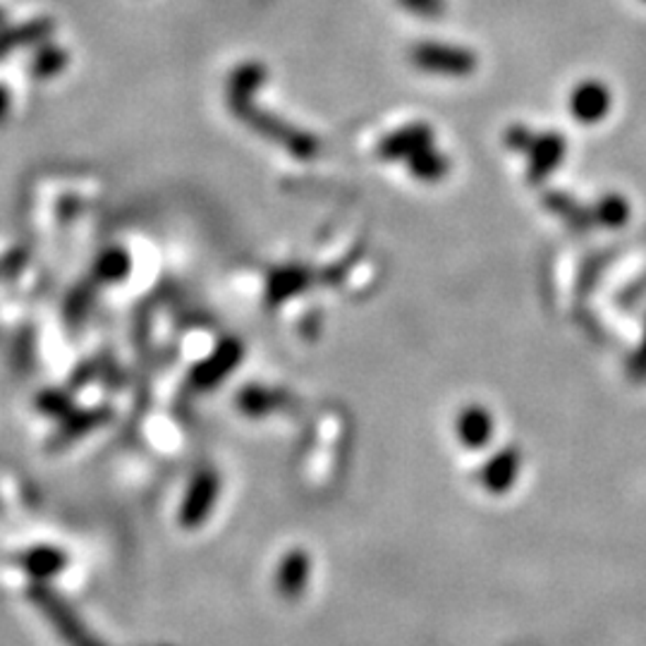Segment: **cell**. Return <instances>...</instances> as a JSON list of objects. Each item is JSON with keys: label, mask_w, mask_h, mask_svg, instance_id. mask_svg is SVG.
Masks as SVG:
<instances>
[{"label": "cell", "mask_w": 646, "mask_h": 646, "mask_svg": "<svg viewBox=\"0 0 646 646\" xmlns=\"http://www.w3.org/2000/svg\"><path fill=\"white\" fill-rule=\"evenodd\" d=\"M266 81V67L261 63H244L240 65L230 77L228 85V99L230 108L242 122H247L254 132L269 136L271 142L283 144L287 151H293L295 156L311 158L319 154V142L311 134L295 130L291 125L281 122V118L269 116L252 103V94L259 91V87Z\"/></svg>", "instance_id": "1"}, {"label": "cell", "mask_w": 646, "mask_h": 646, "mask_svg": "<svg viewBox=\"0 0 646 646\" xmlns=\"http://www.w3.org/2000/svg\"><path fill=\"white\" fill-rule=\"evenodd\" d=\"M30 599L67 646H108L81 623V617L73 611L70 603H65V599L51 587L36 582L30 591Z\"/></svg>", "instance_id": "2"}, {"label": "cell", "mask_w": 646, "mask_h": 646, "mask_svg": "<svg viewBox=\"0 0 646 646\" xmlns=\"http://www.w3.org/2000/svg\"><path fill=\"white\" fill-rule=\"evenodd\" d=\"M505 144L522 151V154H529V180L541 183L551 175L558 166L562 156H566V142H562L560 134H534L527 128H511L505 132Z\"/></svg>", "instance_id": "3"}, {"label": "cell", "mask_w": 646, "mask_h": 646, "mask_svg": "<svg viewBox=\"0 0 646 646\" xmlns=\"http://www.w3.org/2000/svg\"><path fill=\"white\" fill-rule=\"evenodd\" d=\"M409 61L424 73L444 77H467L477 70V56L470 48L438 44V41H421L409 51Z\"/></svg>", "instance_id": "4"}, {"label": "cell", "mask_w": 646, "mask_h": 646, "mask_svg": "<svg viewBox=\"0 0 646 646\" xmlns=\"http://www.w3.org/2000/svg\"><path fill=\"white\" fill-rule=\"evenodd\" d=\"M218 493H221V477H218V472L211 470V467H206V470L197 472V477L191 479V484L183 499L180 515H177V519H180V527L199 529L213 513Z\"/></svg>", "instance_id": "5"}, {"label": "cell", "mask_w": 646, "mask_h": 646, "mask_svg": "<svg viewBox=\"0 0 646 646\" xmlns=\"http://www.w3.org/2000/svg\"><path fill=\"white\" fill-rule=\"evenodd\" d=\"M311 580V556L305 548H291L287 551L278 568L276 574H273V587H276V594L285 601H299V596L305 594Z\"/></svg>", "instance_id": "6"}, {"label": "cell", "mask_w": 646, "mask_h": 646, "mask_svg": "<svg viewBox=\"0 0 646 646\" xmlns=\"http://www.w3.org/2000/svg\"><path fill=\"white\" fill-rule=\"evenodd\" d=\"M434 146V130L426 122H412V125L388 134L379 144V156L383 161H403L407 163L419 151Z\"/></svg>", "instance_id": "7"}, {"label": "cell", "mask_w": 646, "mask_h": 646, "mask_svg": "<svg viewBox=\"0 0 646 646\" xmlns=\"http://www.w3.org/2000/svg\"><path fill=\"white\" fill-rule=\"evenodd\" d=\"M522 472V456L517 448H505L496 452L481 470V486L489 491L491 496H503V493L515 486V481Z\"/></svg>", "instance_id": "8"}, {"label": "cell", "mask_w": 646, "mask_h": 646, "mask_svg": "<svg viewBox=\"0 0 646 646\" xmlns=\"http://www.w3.org/2000/svg\"><path fill=\"white\" fill-rule=\"evenodd\" d=\"M570 108L572 116L587 122V125H594L601 118H606L609 108H611V91L606 85H601L596 79L582 81L570 96Z\"/></svg>", "instance_id": "9"}, {"label": "cell", "mask_w": 646, "mask_h": 646, "mask_svg": "<svg viewBox=\"0 0 646 646\" xmlns=\"http://www.w3.org/2000/svg\"><path fill=\"white\" fill-rule=\"evenodd\" d=\"M496 424H493V415L481 405H467L458 415V438L464 448L479 450L486 444H491Z\"/></svg>", "instance_id": "10"}, {"label": "cell", "mask_w": 646, "mask_h": 646, "mask_svg": "<svg viewBox=\"0 0 646 646\" xmlns=\"http://www.w3.org/2000/svg\"><path fill=\"white\" fill-rule=\"evenodd\" d=\"M242 360V346L236 340L223 342L221 348L213 352V357L204 366H199V383L201 386H213V383L223 381L232 369Z\"/></svg>", "instance_id": "11"}, {"label": "cell", "mask_w": 646, "mask_h": 646, "mask_svg": "<svg viewBox=\"0 0 646 646\" xmlns=\"http://www.w3.org/2000/svg\"><path fill=\"white\" fill-rule=\"evenodd\" d=\"M65 556L58 551V548H34V551L26 554L22 558V568L30 572L36 582L51 580L65 568Z\"/></svg>", "instance_id": "12"}, {"label": "cell", "mask_w": 646, "mask_h": 646, "mask_svg": "<svg viewBox=\"0 0 646 646\" xmlns=\"http://www.w3.org/2000/svg\"><path fill=\"white\" fill-rule=\"evenodd\" d=\"M305 285H307V276L302 271H295V269L293 271H278L276 276H273L271 283H269V295H271V299L283 302L285 297L299 293Z\"/></svg>", "instance_id": "13"}, {"label": "cell", "mask_w": 646, "mask_h": 646, "mask_svg": "<svg viewBox=\"0 0 646 646\" xmlns=\"http://www.w3.org/2000/svg\"><path fill=\"white\" fill-rule=\"evenodd\" d=\"M397 3L419 18H441L446 12V0H397Z\"/></svg>", "instance_id": "14"}, {"label": "cell", "mask_w": 646, "mask_h": 646, "mask_svg": "<svg viewBox=\"0 0 646 646\" xmlns=\"http://www.w3.org/2000/svg\"><path fill=\"white\" fill-rule=\"evenodd\" d=\"M599 218H601L603 223H609V226H621V223H625V218H627V206H625V201L623 199H615V197L603 199L601 209H599Z\"/></svg>", "instance_id": "15"}]
</instances>
